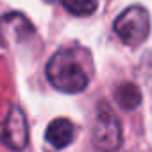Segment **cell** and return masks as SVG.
Returning <instances> with one entry per match:
<instances>
[{"mask_svg":"<svg viewBox=\"0 0 152 152\" xmlns=\"http://www.w3.org/2000/svg\"><path fill=\"white\" fill-rule=\"evenodd\" d=\"M47 79L63 93H81L90 84V75L83 68L77 54L70 48L57 50L47 64Z\"/></svg>","mask_w":152,"mask_h":152,"instance_id":"6da1fadb","label":"cell"},{"mask_svg":"<svg viewBox=\"0 0 152 152\" xmlns=\"http://www.w3.org/2000/svg\"><path fill=\"white\" fill-rule=\"evenodd\" d=\"M115 32L125 45H140L150 34V15L141 6L127 7L115 20Z\"/></svg>","mask_w":152,"mask_h":152,"instance_id":"7a4b0ae2","label":"cell"},{"mask_svg":"<svg viewBox=\"0 0 152 152\" xmlns=\"http://www.w3.org/2000/svg\"><path fill=\"white\" fill-rule=\"evenodd\" d=\"M122 145V125L113 109L106 102L97 107L95 125H93V147L99 152H115Z\"/></svg>","mask_w":152,"mask_h":152,"instance_id":"3957f363","label":"cell"},{"mask_svg":"<svg viewBox=\"0 0 152 152\" xmlns=\"http://www.w3.org/2000/svg\"><path fill=\"white\" fill-rule=\"evenodd\" d=\"M0 141L9 148L22 152L29 143V127L25 115L20 107L9 106L4 122L0 124Z\"/></svg>","mask_w":152,"mask_h":152,"instance_id":"277c9868","label":"cell"},{"mask_svg":"<svg viewBox=\"0 0 152 152\" xmlns=\"http://www.w3.org/2000/svg\"><path fill=\"white\" fill-rule=\"evenodd\" d=\"M75 136V127L70 120L66 118H56L48 124L45 138L54 148H64L73 141Z\"/></svg>","mask_w":152,"mask_h":152,"instance_id":"5b68a950","label":"cell"},{"mask_svg":"<svg viewBox=\"0 0 152 152\" xmlns=\"http://www.w3.org/2000/svg\"><path fill=\"white\" fill-rule=\"evenodd\" d=\"M32 32H34L32 25L20 13H11V15H6L4 18H0V34H2L4 39L16 38L22 41L27 34H32Z\"/></svg>","mask_w":152,"mask_h":152,"instance_id":"8992f818","label":"cell"},{"mask_svg":"<svg viewBox=\"0 0 152 152\" xmlns=\"http://www.w3.org/2000/svg\"><path fill=\"white\" fill-rule=\"evenodd\" d=\"M115 100L122 109L132 111L141 104V93L140 88L132 83H124L115 90Z\"/></svg>","mask_w":152,"mask_h":152,"instance_id":"52a82bcc","label":"cell"},{"mask_svg":"<svg viewBox=\"0 0 152 152\" xmlns=\"http://www.w3.org/2000/svg\"><path fill=\"white\" fill-rule=\"evenodd\" d=\"M63 7L73 16H90L97 11V0H61Z\"/></svg>","mask_w":152,"mask_h":152,"instance_id":"ba28073f","label":"cell"}]
</instances>
